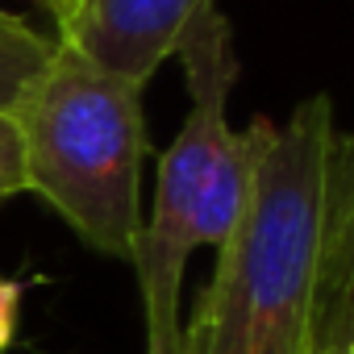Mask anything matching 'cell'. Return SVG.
<instances>
[{"mask_svg": "<svg viewBox=\"0 0 354 354\" xmlns=\"http://www.w3.org/2000/svg\"><path fill=\"white\" fill-rule=\"evenodd\" d=\"M17 321H21V283L0 279V354H5L17 337Z\"/></svg>", "mask_w": 354, "mask_h": 354, "instance_id": "cell-8", "label": "cell"}, {"mask_svg": "<svg viewBox=\"0 0 354 354\" xmlns=\"http://www.w3.org/2000/svg\"><path fill=\"white\" fill-rule=\"evenodd\" d=\"M337 354H354V350H337Z\"/></svg>", "mask_w": 354, "mask_h": 354, "instance_id": "cell-11", "label": "cell"}, {"mask_svg": "<svg viewBox=\"0 0 354 354\" xmlns=\"http://www.w3.org/2000/svg\"><path fill=\"white\" fill-rule=\"evenodd\" d=\"M13 26H26L21 17H13V13H5V9H0V30H13Z\"/></svg>", "mask_w": 354, "mask_h": 354, "instance_id": "cell-10", "label": "cell"}, {"mask_svg": "<svg viewBox=\"0 0 354 354\" xmlns=\"http://www.w3.org/2000/svg\"><path fill=\"white\" fill-rule=\"evenodd\" d=\"M26 192V171H21V133L13 113H0V205Z\"/></svg>", "mask_w": 354, "mask_h": 354, "instance_id": "cell-7", "label": "cell"}, {"mask_svg": "<svg viewBox=\"0 0 354 354\" xmlns=\"http://www.w3.org/2000/svg\"><path fill=\"white\" fill-rule=\"evenodd\" d=\"M205 9L213 0H67L55 42L146 88Z\"/></svg>", "mask_w": 354, "mask_h": 354, "instance_id": "cell-4", "label": "cell"}, {"mask_svg": "<svg viewBox=\"0 0 354 354\" xmlns=\"http://www.w3.org/2000/svg\"><path fill=\"white\" fill-rule=\"evenodd\" d=\"M50 55H55V38H46L30 26L0 30V113L17 109L30 80L46 67Z\"/></svg>", "mask_w": 354, "mask_h": 354, "instance_id": "cell-6", "label": "cell"}, {"mask_svg": "<svg viewBox=\"0 0 354 354\" xmlns=\"http://www.w3.org/2000/svg\"><path fill=\"white\" fill-rule=\"evenodd\" d=\"M246 205L188 325V354H317L321 254L337 125L329 96L246 129Z\"/></svg>", "mask_w": 354, "mask_h": 354, "instance_id": "cell-1", "label": "cell"}, {"mask_svg": "<svg viewBox=\"0 0 354 354\" xmlns=\"http://www.w3.org/2000/svg\"><path fill=\"white\" fill-rule=\"evenodd\" d=\"M34 5H42V9H46V13H50V17H59V9H63V5H67V0H34Z\"/></svg>", "mask_w": 354, "mask_h": 354, "instance_id": "cell-9", "label": "cell"}, {"mask_svg": "<svg viewBox=\"0 0 354 354\" xmlns=\"http://www.w3.org/2000/svg\"><path fill=\"white\" fill-rule=\"evenodd\" d=\"M13 121L26 192L42 196L96 254L129 263L142 234V84L55 42Z\"/></svg>", "mask_w": 354, "mask_h": 354, "instance_id": "cell-3", "label": "cell"}, {"mask_svg": "<svg viewBox=\"0 0 354 354\" xmlns=\"http://www.w3.org/2000/svg\"><path fill=\"white\" fill-rule=\"evenodd\" d=\"M354 350V133L337 138L325 209L317 354Z\"/></svg>", "mask_w": 354, "mask_h": 354, "instance_id": "cell-5", "label": "cell"}, {"mask_svg": "<svg viewBox=\"0 0 354 354\" xmlns=\"http://www.w3.org/2000/svg\"><path fill=\"white\" fill-rule=\"evenodd\" d=\"M188 75V117L158 158L154 205L142 217L133 271L146 317V354H188V325L180 313L184 271L192 250H221L246 205V138L230 125V92L238 84V55L230 21L205 9L175 46Z\"/></svg>", "mask_w": 354, "mask_h": 354, "instance_id": "cell-2", "label": "cell"}]
</instances>
